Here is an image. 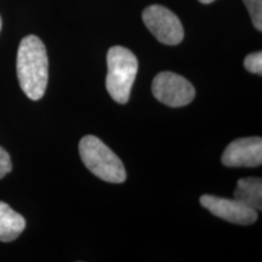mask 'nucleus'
<instances>
[{
    "mask_svg": "<svg viewBox=\"0 0 262 262\" xmlns=\"http://www.w3.org/2000/svg\"><path fill=\"white\" fill-rule=\"evenodd\" d=\"M245 70L254 74H262V52H253V54L248 55L244 60Z\"/></svg>",
    "mask_w": 262,
    "mask_h": 262,
    "instance_id": "9b49d317",
    "label": "nucleus"
},
{
    "mask_svg": "<svg viewBox=\"0 0 262 262\" xmlns=\"http://www.w3.org/2000/svg\"><path fill=\"white\" fill-rule=\"evenodd\" d=\"M2 25H3V22H2V17H0V31H2Z\"/></svg>",
    "mask_w": 262,
    "mask_h": 262,
    "instance_id": "4468645a",
    "label": "nucleus"
},
{
    "mask_svg": "<svg viewBox=\"0 0 262 262\" xmlns=\"http://www.w3.org/2000/svg\"><path fill=\"white\" fill-rule=\"evenodd\" d=\"M234 199L255 211L262 210V181L258 178L241 179L234 189Z\"/></svg>",
    "mask_w": 262,
    "mask_h": 262,
    "instance_id": "1a4fd4ad",
    "label": "nucleus"
},
{
    "mask_svg": "<svg viewBox=\"0 0 262 262\" xmlns=\"http://www.w3.org/2000/svg\"><path fill=\"white\" fill-rule=\"evenodd\" d=\"M107 67L106 88L108 94L116 102L126 103L139 71V61L129 49L113 47L108 50Z\"/></svg>",
    "mask_w": 262,
    "mask_h": 262,
    "instance_id": "7ed1b4c3",
    "label": "nucleus"
},
{
    "mask_svg": "<svg viewBox=\"0 0 262 262\" xmlns=\"http://www.w3.org/2000/svg\"><path fill=\"white\" fill-rule=\"evenodd\" d=\"M152 93L159 102L169 107L187 106L195 97L194 86L182 75L172 72H162L156 75Z\"/></svg>",
    "mask_w": 262,
    "mask_h": 262,
    "instance_id": "20e7f679",
    "label": "nucleus"
},
{
    "mask_svg": "<svg viewBox=\"0 0 262 262\" xmlns=\"http://www.w3.org/2000/svg\"><path fill=\"white\" fill-rule=\"evenodd\" d=\"M26 228L22 215L4 202H0V242H12L21 235Z\"/></svg>",
    "mask_w": 262,
    "mask_h": 262,
    "instance_id": "6e6552de",
    "label": "nucleus"
},
{
    "mask_svg": "<svg viewBox=\"0 0 262 262\" xmlns=\"http://www.w3.org/2000/svg\"><path fill=\"white\" fill-rule=\"evenodd\" d=\"M199 2H201L202 4H211V3H214L215 0H199Z\"/></svg>",
    "mask_w": 262,
    "mask_h": 262,
    "instance_id": "ddd939ff",
    "label": "nucleus"
},
{
    "mask_svg": "<svg viewBox=\"0 0 262 262\" xmlns=\"http://www.w3.org/2000/svg\"><path fill=\"white\" fill-rule=\"evenodd\" d=\"M12 170V163L10 155L6 150L0 147V179L5 178Z\"/></svg>",
    "mask_w": 262,
    "mask_h": 262,
    "instance_id": "f8f14e48",
    "label": "nucleus"
},
{
    "mask_svg": "<svg viewBox=\"0 0 262 262\" xmlns=\"http://www.w3.org/2000/svg\"><path fill=\"white\" fill-rule=\"evenodd\" d=\"M143 22L155 37L165 45H178L183 39V27L178 16L162 5H150L142 14Z\"/></svg>",
    "mask_w": 262,
    "mask_h": 262,
    "instance_id": "39448f33",
    "label": "nucleus"
},
{
    "mask_svg": "<svg viewBox=\"0 0 262 262\" xmlns=\"http://www.w3.org/2000/svg\"><path fill=\"white\" fill-rule=\"evenodd\" d=\"M17 78L26 96L38 101L44 96L49 78V61L44 42L35 35H27L17 51Z\"/></svg>",
    "mask_w": 262,
    "mask_h": 262,
    "instance_id": "f257e3e1",
    "label": "nucleus"
},
{
    "mask_svg": "<svg viewBox=\"0 0 262 262\" xmlns=\"http://www.w3.org/2000/svg\"><path fill=\"white\" fill-rule=\"evenodd\" d=\"M201 204L211 214L231 224L251 225L257 220V211L242 204L237 199L205 194L201 196Z\"/></svg>",
    "mask_w": 262,
    "mask_h": 262,
    "instance_id": "423d86ee",
    "label": "nucleus"
},
{
    "mask_svg": "<svg viewBox=\"0 0 262 262\" xmlns=\"http://www.w3.org/2000/svg\"><path fill=\"white\" fill-rule=\"evenodd\" d=\"M79 155L84 165L98 179L111 183H123L126 180L122 160L98 137L84 136L79 142Z\"/></svg>",
    "mask_w": 262,
    "mask_h": 262,
    "instance_id": "f03ea898",
    "label": "nucleus"
},
{
    "mask_svg": "<svg viewBox=\"0 0 262 262\" xmlns=\"http://www.w3.org/2000/svg\"><path fill=\"white\" fill-rule=\"evenodd\" d=\"M222 163L231 168H255L262 164L261 137H245L234 140L222 155Z\"/></svg>",
    "mask_w": 262,
    "mask_h": 262,
    "instance_id": "0eeeda50",
    "label": "nucleus"
},
{
    "mask_svg": "<svg viewBox=\"0 0 262 262\" xmlns=\"http://www.w3.org/2000/svg\"><path fill=\"white\" fill-rule=\"evenodd\" d=\"M253 24L257 31H262V0H243Z\"/></svg>",
    "mask_w": 262,
    "mask_h": 262,
    "instance_id": "9d476101",
    "label": "nucleus"
}]
</instances>
